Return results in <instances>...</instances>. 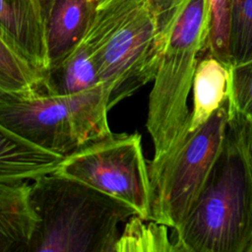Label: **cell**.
I'll return each instance as SVG.
<instances>
[{
  "instance_id": "cell-1",
  "label": "cell",
  "mask_w": 252,
  "mask_h": 252,
  "mask_svg": "<svg viewBox=\"0 0 252 252\" xmlns=\"http://www.w3.org/2000/svg\"><path fill=\"white\" fill-rule=\"evenodd\" d=\"M182 0H102L84 34L109 110L153 82Z\"/></svg>"
},
{
  "instance_id": "cell-2",
  "label": "cell",
  "mask_w": 252,
  "mask_h": 252,
  "mask_svg": "<svg viewBox=\"0 0 252 252\" xmlns=\"http://www.w3.org/2000/svg\"><path fill=\"white\" fill-rule=\"evenodd\" d=\"M36 222L25 252H114L118 226L137 212L77 179L51 172L30 183Z\"/></svg>"
},
{
  "instance_id": "cell-3",
  "label": "cell",
  "mask_w": 252,
  "mask_h": 252,
  "mask_svg": "<svg viewBox=\"0 0 252 252\" xmlns=\"http://www.w3.org/2000/svg\"><path fill=\"white\" fill-rule=\"evenodd\" d=\"M173 235L174 252H245L252 236V175L229 127L198 200Z\"/></svg>"
},
{
  "instance_id": "cell-4",
  "label": "cell",
  "mask_w": 252,
  "mask_h": 252,
  "mask_svg": "<svg viewBox=\"0 0 252 252\" xmlns=\"http://www.w3.org/2000/svg\"><path fill=\"white\" fill-rule=\"evenodd\" d=\"M210 28L208 0H182L169 26L154 85L146 127L154 157L171 150L189 132L187 100Z\"/></svg>"
},
{
  "instance_id": "cell-5",
  "label": "cell",
  "mask_w": 252,
  "mask_h": 252,
  "mask_svg": "<svg viewBox=\"0 0 252 252\" xmlns=\"http://www.w3.org/2000/svg\"><path fill=\"white\" fill-rule=\"evenodd\" d=\"M102 84L57 95L38 89L0 94V124L31 144L66 157L112 132Z\"/></svg>"
},
{
  "instance_id": "cell-6",
  "label": "cell",
  "mask_w": 252,
  "mask_h": 252,
  "mask_svg": "<svg viewBox=\"0 0 252 252\" xmlns=\"http://www.w3.org/2000/svg\"><path fill=\"white\" fill-rule=\"evenodd\" d=\"M228 128L227 100L202 126L167 153L149 161L151 210L149 220L172 230L198 200L221 152Z\"/></svg>"
},
{
  "instance_id": "cell-7",
  "label": "cell",
  "mask_w": 252,
  "mask_h": 252,
  "mask_svg": "<svg viewBox=\"0 0 252 252\" xmlns=\"http://www.w3.org/2000/svg\"><path fill=\"white\" fill-rule=\"evenodd\" d=\"M57 173L84 182L121 200L149 220L151 184L148 162L143 154L142 137L109 134L63 158Z\"/></svg>"
},
{
  "instance_id": "cell-8",
  "label": "cell",
  "mask_w": 252,
  "mask_h": 252,
  "mask_svg": "<svg viewBox=\"0 0 252 252\" xmlns=\"http://www.w3.org/2000/svg\"><path fill=\"white\" fill-rule=\"evenodd\" d=\"M45 0H0V27L34 70L43 76L49 68Z\"/></svg>"
},
{
  "instance_id": "cell-9",
  "label": "cell",
  "mask_w": 252,
  "mask_h": 252,
  "mask_svg": "<svg viewBox=\"0 0 252 252\" xmlns=\"http://www.w3.org/2000/svg\"><path fill=\"white\" fill-rule=\"evenodd\" d=\"M94 0H46L49 67L62 60L83 38L95 11Z\"/></svg>"
},
{
  "instance_id": "cell-10",
  "label": "cell",
  "mask_w": 252,
  "mask_h": 252,
  "mask_svg": "<svg viewBox=\"0 0 252 252\" xmlns=\"http://www.w3.org/2000/svg\"><path fill=\"white\" fill-rule=\"evenodd\" d=\"M63 158L31 144L0 124V182L32 181L56 171Z\"/></svg>"
},
{
  "instance_id": "cell-11",
  "label": "cell",
  "mask_w": 252,
  "mask_h": 252,
  "mask_svg": "<svg viewBox=\"0 0 252 252\" xmlns=\"http://www.w3.org/2000/svg\"><path fill=\"white\" fill-rule=\"evenodd\" d=\"M30 181L0 182V252H25L36 222Z\"/></svg>"
},
{
  "instance_id": "cell-12",
  "label": "cell",
  "mask_w": 252,
  "mask_h": 252,
  "mask_svg": "<svg viewBox=\"0 0 252 252\" xmlns=\"http://www.w3.org/2000/svg\"><path fill=\"white\" fill-rule=\"evenodd\" d=\"M228 66L209 54L199 60L191 89L193 105L189 132L206 123L227 100Z\"/></svg>"
},
{
  "instance_id": "cell-13",
  "label": "cell",
  "mask_w": 252,
  "mask_h": 252,
  "mask_svg": "<svg viewBox=\"0 0 252 252\" xmlns=\"http://www.w3.org/2000/svg\"><path fill=\"white\" fill-rule=\"evenodd\" d=\"M100 84L92 51L84 40L58 63L50 66L39 91L57 95L78 94Z\"/></svg>"
},
{
  "instance_id": "cell-14",
  "label": "cell",
  "mask_w": 252,
  "mask_h": 252,
  "mask_svg": "<svg viewBox=\"0 0 252 252\" xmlns=\"http://www.w3.org/2000/svg\"><path fill=\"white\" fill-rule=\"evenodd\" d=\"M168 228L162 223L134 215L125 221L114 252H174Z\"/></svg>"
},
{
  "instance_id": "cell-15",
  "label": "cell",
  "mask_w": 252,
  "mask_h": 252,
  "mask_svg": "<svg viewBox=\"0 0 252 252\" xmlns=\"http://www.w3.org/2000/svg\"><path fill=\"white\" fill-rule=\"evenodd\" d=\"M0 78L16 91L38 89L44 76L34 70L14 48L0 27Z\"/></svg>"
},
{
  "instance_id": "cell-16",
  "label": "cell",
  "mask_w": 252,
  "mask_h": 252,
  "mask_svg": "<svg viewBox=\"0 0 252 252\" xmlns=\"http://www.w3.org/2000/svg\"><path fill=\"white\" fill-rule=\"evenodd\" d=\"M229 58L230 64L252 58V0H231Z\"/></svg>"
},
{
  "instance_id": "cell-17",
  "label": "cell",
  "mask_w": 252,
  "mask_h": 252,
  "mask_svg": "<svg viewBox=\"0 0 252 252\" xmlns=\"http://www.w3.org/2000/svg\"><path fill=\"white\" fill-rule=\"evenodd\" d=\"M228 120L252 115V58L228 66Z\"/></svg>"
},
{
  "instance_id": "cell-18",
  "label": "cell",
  "mask_w": 252,
  "mask_h": 252,
  "mask_svg": "<svg viewBox=\"0 0 252 252\" xmlns=\"http://www.w3.org/2000/svg\"><path fill=\"white\" fill-rule=\"evenodd\" d=\"M228 127L252 175V115L244 119L228 120Z\"/></svg>"
},
{
  "instance_id": "cell-19",
  "label": "cell",
  "mask_w": 252,
  "mask_h": 252,
  "mask_svg": "<svg viewBox=\"0 0 252 252\" xmlns=\"http://www.w3.org/2000/svg\"><path fill=\"white\" fill-rule=\"evenodd\" d=\"M16 91L13 87H11L8 83H6L4 80L0 78V94L6 93V92H14Z\"/></svg>"
},
{
  "instance_id": "cell-20",
  "label": "cell",
  "mask_w": 252,
  "mask_h": 252,
  "mask_svg": "<svg viewBox=\"0 0 252 252\" xmlns=\"http://www.w3.org/2000/svg\"><path fill=\"white\" fill-rule=\"evenodd\" d=\"M208 1L212 7H222V6L228 5L231 2V0H208Z\"/></svg>"
},
{
  "instance_id": "cell-21",
  "label": "cell",
  "mask_w": 252,
  "mask_h": 252,
  "mask_svg": "<svg viewBox=\"0 0 252 252\" xmlns=\"http://www.w3.org/2000/svg\"><path fill=\"white\" fill-rule=\"evenodd\" d=\"M245 252H252V236H251V238H250V240L248 242V245H247V247L245 249Z\"/></svg>"
},
{
  "instance_id": "cell-22",
  "label": "cell",
  "mask_w": 252,
  "mask_h": 252,
  "mask_svg": "<svg viewBox=\"0 0 252 252\" xmlns=\"http://www.w3.org/2000/svg\"><path fill=\"white\" fill-rule=\"evenodd\" d=\"M95 3H98V2H100V1H102V0H94Z\"/></svg>"
},
{
  "instance_id": "cell-23",
  "label": "cell",
  "mask_w": 252,
  "mask_h": 252,
  "mask_svg": "<svg viewBox=\"0 0 252 252\" xmlns=\"http://www.w3.org/2000/svg\"><path fill=\"white\" fill-rule=\"evenodd\" d=\"M45 3H46V0H45ZM45 5H46V4H45Z\"/></svg>"
}]
</instances>
